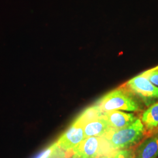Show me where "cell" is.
<instances>
[{"label": "cell", "mask_w": 158, "mask_h": 158, "mask_svg": "<svg viewBox=\"0 0 158 158\" xmlns=\"http://www.w3.org/2000/svg\"><path fill=\"white\" fill-rule=\"evenodd\" d=\"M141 74L148 79L153 85L158 87V70H153L151 69Z\"/></svg>", "instance_id": "8fae6325"}, {"label": "cell", "mask_w": 158, "mask_h": 158, "mask_svg": "<svg viewBox=\"0 0 158 158\" xmlns=\"http://www.w3.org/2000/svg\"><path fill=\"white\" fill-rule=\"evenodd\" d=\"M114 158H135V152L127 149L119 150L115 153Z\"/></svg>", "instance_id": "7c38bea8"}, {"label": "cell", "mask_w": 158, "mask_h": 158, "mask_svg": "<svg viewBox=\"0 0 158 158\" xmlns=\"http://www.w3.org/2000/svg\"><path fill=\"white\" fill-rule=\"evenodd\" d=\"M158 156V134L142 142L135 152V158H156Z\"/></svg>", "instance_id": "52a82bcc"}, {"label": "cell", "mask_w": 158, "mask_h": 158, "mask_svg": "<svg viewBox=\"0 0 158 158\" xmlns=\"http://www.w3.org/2000/svg\"><path fill=\"white\" fill-rule=\"evenodd\" d=\"M146 132L141 119L137 118L130 125L118 130H109L102 137L115 151L128 149L141 141Z\"/></svg>", "instance_id": "7a4b0ae2"}, {"label": "cell", "mask_w": 158, "mask_h": 158, "mask_svg": "<svg viewBox=\"0 0 158 158\" xmlns=\"http://www.w3.org/2000/svg\"><path fill=\"white\" fill-rule=\"evenodd\" d=\"M117 152L113 150L102 136L85 138L70 151L72 152L71 158H98L105 155L115 154Z\"/></svg>", "instance_id": "3957f363"}, {"label": "cell", "mask_w": 158, "mask_h": 158, "mask_svg": "<svg viewBox=\"0 0 158 158\" xmlns=\"http://www.w3.org/2000/svg\"><path fill=\"white\" fill-rule=\"evenodd\" d=\"M123 87L147 107H149L158 99V87L140 74L130 79L124 85Z\"/></svg>", "instance_id": "277c9868"}, {"label": "cell", "mask_w": 158, "mask_h": 158, "mask_svg": "<svg viewBox=\"0 0 158 158\" xmlns=\"http://www.w3.org/2000/svg\"><path fill=\"white\" fill-rule=\"evenodd\" d=\"M85 139L84 127L76 119L56 141L63 151L70 152Z\"/></svg>", "instance_id": "5b68a950"}, {"label": "cell", "mask_w": 158, "mask_h": 158, "mask_svg": "<svg viewBox=\"0 0 158 158\" xmlns=\"http://www.w3.org/2000/svg\"><path fill=\"white\" fill-rule=\"evenodd\" d=\"M102 117L107 121L111 130H118L133 123L137 118L133 113L119 110H113L102 113Z\"/></svg>", "instance_id": "8992f818"}, {"label": "cell", "mask_w": 158, "mask_h": 158, "mask_svg": "<svg viewBox=\"0 0 158 158\" xmlns=\"http://www.w3.org/2000/svg\"><path fill=\"white\" fill-rule=\"evenodd\" d=\"M102 115V112L101 110L96 104H94L85 108L76 119L84 127L89 122L101 117Z\"/></svg>", "instance_id": "30bf717a"}, {"label": "cell", "mask_w": 158, "mask_h": 158, "mask_svg": "<svg viewBox=\"0 0 158 158\" xmlns=\"http://www.w3.org/2000/svg\"><path fill=\"white\" fill-rule=\"evenodd\" d=\"M152 69H153V70H158V66L155 67V68H152Z\"/></svg>", "instance_id": "5bb4252c"}, {"label": "cell", "mask_w": 158, "mask_h": 158, "mask_svg": "<svg viewBox=\"0 0 158 158\" xmlns=\"http://www.w3.org/2000/svg\"><path fill=\"white\" fill-rule=\"evenodd\" d=\"M141 121L148 130H153L158 126V102L150 106L142 115Z\"/></svg>", "instance_id": "9c48e42d"}, {"label": "cell", "mask_w": 158, "mask_h": 158, "mask_svg": "<svg viewBox=\"0 0 158 158\" xmlns=\"http://www.w3.org/2000/svg\"><path fill=\"white\" fill-rule=\"evenodd\" d=\"M142 104L135 96L123 86L110 91L95 103L102 113L113 110L139 111L142 110Z\"/></svg>", "instance_id": "6da1fadb"}, {"label": "cell", "mask_w": 158, "mask_h": 158, "mask_svg": "<svg viewBox=\"0 0 158 158\" xmlns=\"http://www.w3.org/2000/svg\"><path fill=\"white\" fill-rule=\"evenodd\" d=\"M111 130L107 121L101 117L89 122L84 126L85 138L92 136H102Z\"/></svg>", "instance_id": "ba28073f"}, {"label": "cell", "mask_w": 158, "mask_h": 158, "mask_svg": "<svg viewBox=\"0 0 158 158\" xmlns=\"http://www.w3.org/2000/svg\"><path fill=\"white\" fill-rule=\"evenodd\" d=\"M114 155L115 154H111V155H105L102 156L98 158H114Z\"/></svg>", "instance_id": "4fadbf2b"}]
</instances>
